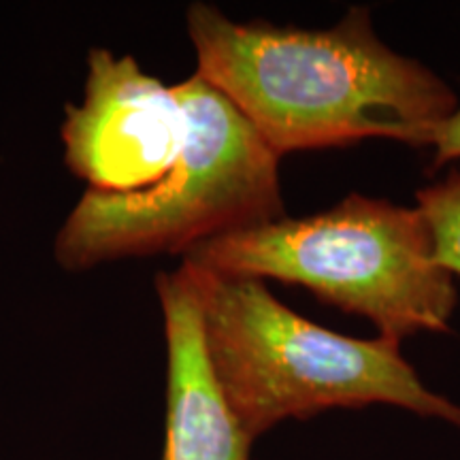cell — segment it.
<instances>
[{
  "mask_svg": "<svg viewBox=\"0 0 460 460\" xmlns=\"http://www.w3.org/2000/svg\"><path fill=\"white\" fill-rule=\"evenodd\" d=\"M197 75L245 115L278 156L390 139L433 147L460 99L433 68L379 37L369 7L329 28L234 22L186 9Z\"/></svg>",
  "mask_w": 460,
  "mask_h": 460,
  "instance_id": "6da1fadb",
  "label": "cell"
},
{
  "mask_svg": "<svg viewBox=\"0 0 460 460\" xmlns=\"http://www.w3.org/2000/svg\"><path fill=\"white\" fill-rule=\"evenodd\" d=\"M190 269L205 356L252 439L329 410L390 405L460 429V405L430 390L401 341L345 337L314 324L258 278Z\"/></svg>",
  "mask_w": 460,
  "mask_h": 460,
  "instance_id": "7a4b0ae2",
  "label": "cell"
},
{
  "mask_svg": "<svg viewBox=\"0 0 460 460\" xmlns=\"http://www.w3.org/2000/svg\"><path fill=\"white\" fill-rule=\"evenodd\" d=\"M181 262L303 286L396 341L450 331L458 307L456 275L437 258L422 211L358 192L314 216L209 239Z\"/></svg>",
  "mask_w": 460,
  "mask_h": 460,
  "instance_id": "3957f363",
  "label": "cell"
},
{
  "mask_svg": "<svg viewBox=\"0 0 460 460\" xmlns=\"http://www.w3.org/2000/svg\"><path fill=\"white\" fill-rule=\"evenodd\" d=\"M186 143L164 177L132 192L85 190L54 241L66 271L124 258L186 254L205 241L284 217L279 156L200 75L175 84Z\"/></svg>",
  "mask_w": 460,
  "mask_h": 460,
  "instance_id": "277c9868",
  "label": "cell"
},
{
  "mask_svg": "<svg viewBox=\"0 0 460 460\" xmlns=\"http://www.w3.org/2000/svg\"><path fill=\"white\" fill-rule=\"evenodd\" d=\"M188 119L175 85L137 58L92 48L84 101L66 105L60 137L66 169L96 192H132L164 177L186 143Z\"/></svg>",
  "mask_w": 460,
  "mask_h": 460,
  "instance_id": "5b68a950",
  "label": "cell"
},
{
  "mask_svg": "<svg viewBox=\"0 0 460 460\" xmlns=\"http://www.w3.org/2000/svg\"><path fill=\"white\" fill-rule=\"evenodd\" d=\"M166 341L164 446L160 460H250L254 439L230 410L205 356L199 301L186 264L156 275Z\"/></svg>",
  "mask_w": 460,
  "mask_h": 460,
  "instance_id": "8992f818",
  "label": "cell"
},
{
  "mask_svg": "<svg viewBox=\"0 0 460 460\" xmlns=\"http://www.w3.org/2000/svg\"><path fill=\"white\" fill-rule=\"evenodd\" d=\"M416 207L427 217L435 252L447 271L460 275V169L416 192Z\"/></svg>",
  "mask_w": 460,
  "mask_h": 460,
  "instance_id": "52a82bcc",
  "label": "cell"
},
{
  "mask_svg": "<svg viewBox=\"0 0 460 460\" xmlns=\"http://www.w3.org/2000/svg\"><path fill=\"white\" fill-rule=\"evenodd\" d=\"M433 152V169H444L446 164L460 160V105L456 113L441 126Z\"/></svg>",
  "mask_w": 460,
  "mask_h": 460,
  "instance_id": "ba28073f",
  "label": "cell"
}]
</instances>
